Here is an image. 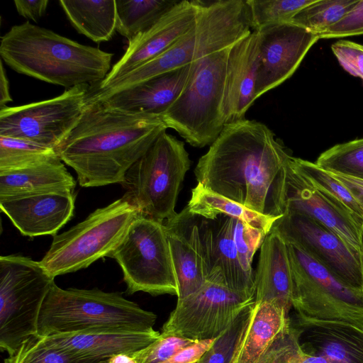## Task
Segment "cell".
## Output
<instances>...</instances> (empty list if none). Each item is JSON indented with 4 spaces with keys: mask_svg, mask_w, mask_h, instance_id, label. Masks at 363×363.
Wrapping results in <instances>:
<instances>
[{
    "mask_svg": "<svg viewBox=\"0 0 363 363\" xmlns=\"http://www.w3.org/2000/svg\"><path fill=\"white\" fill-rule=\"evenodd\" d=\"M290 155L264 123L226 125L194 169L198 184L260 214L286 211Z\"/></svg>",
    "mask_w": 363,
    "mask_h": 363,
    "instance_id": "cell-1",
    "label": "cell"
},
{
    "mask_svg": "<svg viewBox=\"0 0 363 363\" xmlns=\"http://www.w3.org/2000/svg\"><path fill=\"white\" fill-rule=\"evenodd\" d=\"M167 127L161 116L135 114L88 101L77 125L55 148L82 187L122 184L129 169Z\"/></svg>",
    "mask_w": 363,
    "mask_h": 363,
    "instance_id": "cell-2",
    "label": "cell"
},
{
    "mask_svg": "<svg viewBox=\"0 0 363 363\" xmlns=\"http://www.w3.org/2000/svg\"><path fill=\"white\" fill-rule=\"evenodd\" d=\"M0 56L18 73L68 89L99 84L111 69L113 54L26 21L1 36Z\"/></svg>",
    "mask_w": 363,
    "mask_h": 363,
    "instance_id": "cell-3",
    "label": "cell"
},
{
    "mask_svg": "<svg viewBox=\"0 0 363 363\" xmlns=\"http://www.w3.org/2000/svg\"><path fill=\"white\" fill-rule=\"evenodd\" d=\"M157 316L118 292L60 288L54 283L40 309L38 335L91 330H154Z\"/></svg>",
    "mask_w": 363,
    "mask_h": 363,
    "instance_id": "cell-4",
    "label": "cell"
},
{
    "mask_svg": "<svg viewBox=\"0 0 363 363\" xmlns=\"http://www.w3.org/2000/svg\"><path fill=\"white\" fill-rule=\"evenodd\" d=\"M230 48L193 61L183 91L162 115L167 128L194 147L211 145L225 126L223 105Z\"/></svg>",
    "mask_w": 363,
    "mask_h": 363,
    "instance_id": "cell-5",
    "label": "cell"
},
{
    "mask_svg": "<svg viewBox=\"0 0 363 363\" xmlns=\"http://www.w3.org/2000/svg\"><path fill=\"white\" fill-rule=\"evenodd\" d=\"M190 165L184 143L164 131L127 172L122 197L141 216L164 223L177 214V196Z\"/></svg>",
    "mask_w": 363,
    "mask_h": 363,
    "instance_id": "cell-6",
    "label": "cell"
},
{
    "mask_svg": "<svg viewBox=\"0 0 363 363\" xmlns=\"http://www.w3.org/2000/svg\"><path fill=\"white\" fill-rule=\"evenodd\" d=\"M139 216L138 209L123 197L97 208L81 223L55 235L40 264L55 278L109 257Z\"/></svg>",
    "mask_w": 363,
    "mask_h": 363,
    "instance_id": "cell-7",
    "label": "cell"
},
{
    "mask_svg": "<svg viewBox=\"0 0 363 363\" xmlns=\"http://www.w3.org/2000/svg\"><path fill=\"white\" fill-rule=\"evenodd\" d=\"M55 278L28 257H0V347L9 355L38 335L43 303Z\"/></svg>",
    "mask_w": 363,
    "mask_h": 363,
    "instance_id": "cell-8",
    "label": "cell"
},
{
    "mask_svg": "<svg viewBox=\"0 0 363 363\" xmlns=\"http://www.w3.org/2000/svg\"><path fill=\"white\" fill-rule=\"evenodd\" d=\"M286 243L296 315L363 327V290L349 286L296 245Z\"/></svg>",
    "mask_w": 363,
    "mask_h": 363,
    "instance_id": "cell-9",
    "label": "cell"
},
{
    "mask_svg": "<svg viewBox=\"0 0 363 363\" xmlns=\"http://www.w3.org/2000/svg\"><path fill=\"white\" fill-rule=\"evenodd\" d=\"M121 267L126 292L178 294L177 277L163 223L139 216L110 255Z\"/></svg>",
    "mask_w": 363,
    "mask_h": 363,
    "instance_id": "cell-10",
    "label": "cell"
},
{
    "mask_svg": "<svg viewBox=\"0 0 363 363\" xmlns=\"http://www.w3.org/2000/svg\"><path fill=\"white\" fill-rule=\"evenodd\" d=\"M89 94V85L82 84L50 99L0 108V135L55 150L80 121Z\"/></svg>",
    "mask_w": 363,
    "mask_h": 363,
    "instance_id": "cell-11",
    "label": "cell"
},
{
    "mask_svg": "<svg viewBox=\"0 0 363 363\" xmlns=\"http://www.w3.org/2000/svg\"><path fill=\"white\" fill-rule=\"evenodd\" d=\"M254 303V297L230 289L220 274H213L196 292L177 299L162 331L195 341L213 340Z\"/></svg>",
    "mask_w": 363,
    "mask_h": 363,
    "instance_id": "cell-12",
    "label": "cell"
},
{
    "mask_svg": "<svg viewBox=\"0 0 363 363\" xmlns=\"http://www.w3.org/2000/svg\"><path fill=\"white\" fill-rule=\"evenodd\" d=\"M272 229L342 281L363 290L360 252L336 233L308 216L290 211H286Z\"/></svg>",
    "mask_w": 363,
    "mask_h": 363,
    "instance_id": "cell-13",
    "label": "cell"
},
{
    "mask_svg": "<svg viewBox=\"0 0 363 363\" xmlns=\"http://www.w3.org/2000/svg\"><path fill=\"white\" fill-rule=\"evenodd\" d=\"M288 314L273 303L255 302L232 363H291L299 344Z\"/></svg>",
    "mask_w": 363,
    "mask_h": 363,
    "instance_id": "cell-14",
    "label": "cell"
},
{
    "mask_svg": "<svg viewBox=\"0 0 363 363\" xmlns=\"http://www.w3.org/2000/svg\"><path fill=\"white\" fill-rule=\"evenodd\" d=\"M254 31L257 32L259 39L256 100L289 79L319 38L290 22L267 26Z\"/></svg>",
    "mask_w": 363,
    "mask_h": 363,
    "instance_id": "cell-15",
    "label": "cell"
},
{
    "mask_svg": "<svg viewBox=\"0 0 363 363\" xmlns=\"http://www.w3.org/2000/svg\"><path fill=\"white\" fill-rule=\"evenodd\" d=\"M200 8L201 1H179L150 29L128 42L123 56L96 89L103 88L169 48L196 24Z\"/></svg>",
    "mask_w": 363,
    "mask_h": 363,
    "instance_id": "cell-16",
    "label": "cell"
},
{
    "mask_svg": "<svg viewBox=\"0 0 363 363\" xmlns=\"http://www.w3.org/2000/svg\"><path fill=\"white\" fill-rule=\"evenodd\" d=\"M293 323L302 350L293 363H363V327L298 315Z\"/></svg>",
    "mask_w": 363,
    "mask_h": 363,
    "instance_id": "cell-17",
    "label": "cell"
},
{
    "mask_svg": "<svg viewBox=\"0 0 363 363\" xmlns=\"http://www.w3.org/2000/svg\"><path fill=\"white\" fill-rule=\"evenodd\" d=\"M74 191H40L0 197V208L20 231L28 237L56 235L74 216Z\"/></svg>",
    "mask_w": 363,
    "mask_h": 363,
    "instance_id": "cell-18",
    "label": "cell"
},
{
    "mask_svg": "<svg viewBox=\"0 0 363 363\" xmlns=\"http://www.w3.org/2000/svg\"><path fill=\"white\" fill-rule=\"evenodd\" d=\"M286 211L314 219L359 251L363 220L333 196L313 186L291 168L289 162L286 175Z\"/></svg>",
    "mask_w": 363,
    "mask_h": 363,
    "instance_id": "cell-19",
    "label": "cell"
},
{
    "mask_svg": "<svg viewBox=\"0 0 363 363\" xmlns=\"http://www.w3.org/2000/svg\"><path fill=\"white\" fill-rule=\"evenodd\" d=\"M233 217L219 214L209 219L197 216L206 279L220 274L230 289L255 298V274L242 267L233 236Z\"/></svg>",
    "mask_w": 363,
    "mask_h": 363,
    "instance_id": "cell-20",
    "label": "cell"
},
{
    "mask_svg": "<svg viewBox=\"0 0 363 363\" xmlns=\"http://www.w3.org/2000/svg\"><path fill=\"white\" fill-rule=\"evenodd\" d=\"M160 335L155 330H106L55 334L42 337L84 363H108L115 355L132 354L146 347Z\"/></svg>",
    "mask_w": 363,
    "mask_h": 363,
    "instance_id": "cell-21",
    "label": "cell"
},
{
    "mask_svg": "<svg viewBox=\"0 0 363 363\" xmlns=\"http://www.w3.org/2000/svg\"><path fill=\"white\" fill-rule=\"evenodd\" d=\"M163 224L177 277V299H182L199 290L206 280L197 216L186 206Z\"/></svg>",
    "mask_w": 363,
    "mask_h": 363,
    "instance_id": "cell-22",
    "label": "cell"
},
{
    "mask_svg": "<svg viewBox=\"0 0 363 363\" xmlns=\"http://www.w3.org/2000/svg\"><path fill=\"white\" fill-rule=\"evenodd\" d=\"M259 61L257 31H252L230 47L223 105L225 125L245 120L246 112L255 102Z\"/></svg>",
    "mask_w": 363,
    "mask_h": 363,
    "instance_id": "cell-23",
    "label": "cell"
},
{
    "mask_svg": "<svg viewBox=\"0 0 363 363\" xmlns=\"http://www.w3.org/2000/svg\"><path fill=\"white\" fill-rule=\"evenodd\" d=\"M191 63L95 101L122 112L161 116L183 91Z\"/></svg>",
    "mask_w": 363,
    "mask_h": 363,
    "instance_id": "cell-24",
    "label": "cell"
},
{
    "mask_svg": "<svg viewBox=\"0 0 363 363\" xmlns=\"http://www.w3.org/2000/svg\"><path fill=\"white\" fill-rule=\"evenodd\" d=\"M255 274V302H268L289 313L292 307L293 282L286 243L274 230L260 247Z\"/></svg>",
    "mask_w": 363,
    "mask_h": 363,
    "instance_id": "cell-25",
    "label": "cell"
},
{
    "mask_svg": "<svg viewBox=\"0 0 363 363\" xmlns=\"http://www.w3.org/2000/svg\"><path fill=\"white\" fill-rule=\"evenodd\" d=\"M76 181L57 155L35 163L0 172V197L48 191H74Z\"/></svg>",
    "mask_w": 363,
    "mask_h": 363,
    "instance_id": "cell-26",
    "label": "cell"
},
{
    "mask_svg": "<svg viewBox=\"0 0 363 363\" xmlns=\"http://www.w3.org/2000/svg\"><path fill=\"white\" fill-rule=\"evenodd\" d=\"M75 30L95 43L109 40L116 31V0L59 1Z\"/></svg>",
    "mask_w": 363,
    "mask_h": 363,
    "instance_id": "cell-27",
    "label": "cell"
},
{
    "mask_svg": "<svg viewBox=\"0 0 363 363\" xmlns=\"http://www.w3.org/2000/svg\"><path fill=\"white\" fill-rule=\"evenodd\" d=\"M186 206L193 214L206 218L211 219L219 214H224L240 219L267 235L279 218L267 216L250 210L206 189L200 184H197L192 189L191 196Z\"/></svg>",
    "mask_w": 363,
    "mask_h": 363,
    "instance_id": "cell-28",
    "label": "cell"
},
{
    "mask_svg": "<svg viewBox=\"0 0 363 363\" xmlns=\"http://www.w3.org/2000/svg\"><path fill=\"white\" fill-rule=\"evenodd\" d=\"M179 1L116 0V31L128 42L150 29Z\"/></svg>",
    "mask_w": 363,
    "mask_h": 363,
    "instance_id": "cell-29",
    "label": "cell"
},
{
    "mask_svg": "<svg viewBox=\"0 0 363 363\" xmlns=\"http://www.w3.org/2000/svg\"><path fill=\"white\" fill-rule=\"evenodd\" d=\"M289 165L313 186L342 203L352 213L363 220V210L347 188L330 172L315 162L290 157Z\"/></svg>",
    "mask_w": 363,
    "mask_h": 363,
    "instance_id": "cell-30",
    "label": "cell"
},
{
    "mask_svg": "<svg viewBox=\"0 0 363 363\" xmlns=\"http://www.w3.org/2000/svg\"><path fill=\"white\" fill-rule=\"evenodd\" d=\"M358 0H315L299 11L289 21L316 34L338 22Z\"/></svg>",
    "mask_w": 363,
    "mask_h": 363,
    "instance_id": "cell-31",
    "label": "cell"
},
{
    "mask_svg": "<svg viewBox=\"0 0 363 363\" xmlns=\"http://www.w3.org/2000/svg\"><path fill=\"white\" fill-rule=\"evenodd\" d=\"M315 163L329 172L363 181V138L333 146Z\"/></svg>",
    "mask_w": 363,
    "mask_h": 363,
    "instance_id": "cell-32",
    "label": "cell"
},
{
    "mask_svg": "<svg viewBox=\"0 0 363 363\" xmlns=\"http://www.w3.org/2000/svg\"><path fill=\"white\" fill-rule=\"evenodd\" d=\"M56 155L53 148L0 135V172L18 169Z\"/></svg>",
    "mask_w": 363,
    "mask_h": 363,
    "instance_id": "cell-33",
    "label": "cell"
},
{
    "mask_svg": "<svg viewBox=\"0 0 363 363\" xmlns=\"http://www.w3.org/2000/svg\"><path fill=\"white\" fill-rule=\"evenodd\" d=\"M252 31L274 24L289 22L302 9L315 0H246Z\"/></svg>",
    "mask_w": 363,
    "mask_h": 363,
    "instance_id": "cell-34",
    "label": "cell"
},
{
    "mask_svg": "<svg viewBox=\"0 0 363 363\" xmlns=\"http://www.w3.org/2000/svg\"><path fill=\"white\" fill-rule=\"evenodd\" d=\"M253 305L247 307L233 324L214 340L211 347L195 363H232L249 322Z\"/></svg>",
    "mask_w": 363,
    "mask_h": 363,
    "instance_id": "cell-35",
    "label": "cell"
},
{
    "mask_svg": "<svg viewBox=\"0 0 363 363\" xmlns=\"http://www.w3.org/2000/svg\"><path fill=\"white\" fill-rule=\"evenodd\" d=\"M5 363H84L43 337L36 335L23 342L4 360Z\"/></svg>",
    "mask_w": 363,
    "mask_h": 363,
    "instance_id": "cell-36",
    "label": "cell"
},
{
    "mask_svg": "<svg viewBox=\"0 0 363 363\" xmlns=\"http://www.w3.org/2000/svg\"><path fill=\"white\" fill-rule=\"evenodd\" d=\"M196 342L179 335L162 331L153 342L131 355L137 363H162Z\"/></svg>",
    "mask_w": 363,
    "mask_h": 363,
    "instance_id": "cell-37",
    "label": "cell"
},
{
    "mask_svg": "<svg viewBox=\"0 0 363 363\" xmlns=\"http://www.w3.org/2000/svg\"><path fill=\"white\" fill-rule=\"evenodd\" d=\"M267 234L242 220L233 218V236L242 267L250 274H256L252 267L254 255L260 248Z\"/></svg>",
    "mask_w": 363,
    "mask_h": 363,
    "instance_id": "cell-38",
    "label": "cell"
},
{
    "mask_svg": "<svg viewBox=\"0 0 363 363\" xmlns=\"http://www.w3.org/2000/svg\"><path fill=\"white\" fill-rule=\"evenodd\" d=\"M331 49L345 71L363 80V45L340 40L333 43Z\"/></svg>",
    "mask_w": 363,
    "mask_h": 363,
    "instance_id": "cell-39",
    "label": "cell"
},
{
    "mask_svg": "<svg viewBox=\"0 0 363 363\" xmlns=\"http://www.w3.org/2000/svg\"><path fill=\"white\" fill-rule=\"evenodd\" d=\"M359 35H363V0H358L354 7L338 22L318 36L320 39Z\"/></svg>",
    "mask_w": 363,
    "mask_h": 363,
    "instance_id": "cell-40",
    "label": "cell"
},
{
    "mask_svg": "<svg viewBox=\"0 0 363 363\" xmlns=\"http://www.w3.org/2000/svg\"><path fill=\"white\" fill-rule=\"evenodd\" d=\"M215 339L197 341L162 363H195L211 347Z\"/></svg>",
    "mask_w": 363,
    "mask_h": 363,
    "instance_id": "cell-41",
    "label": "cell"
},
{
    "mask_svg": "<svg viewBox=\"0 0 363 363\" xmlns=\"http://www.w3.org/2000/svg\"><path fill=\"white\" fill-rule=\"evenodd\" d=\"M48 0H16L14 4L18 14L37 22L46 12Z\"/></svg>",
    "mask_w": 363,
    "mask_h": 363,
    "instance_id": "cell-42",
    "label": "cell"
},
{
    "mask_svg": "<svg viewBox=\"0 0 363 363\" xmlns=\"http://www.w3.org/2000/svg\"><path fill=\"white\" fill-rule=\"evenodd\" d=\"M331 174L347 188L349 191L363 210V181L346 176L333 173Z\"/></svg>",
    "mask_w": 363,
    "mask_h": 363,
    "instance_id": "cell-43",
    "label": "cell"
},
{
    "mask_svg": "<svg viewBox=\"0 0 363 363\" xmlns=\"http://www.w3.org/2000/svg\"><path fill=\"white\" fill-rule=\"evenodd\" d=\"M10 94L9 82L6 76V69L3 61L0 63V108L6 106V104L12 101Z\"/></svg>",
    "mask_w": 363,
    "mask_h": 363,
    "instance_id": "cell-44",
    "label": "cell"
},
{
    "mask_svg": "<svg viewBox=\"0 0 363 363\" xmlns=\"http://www.w3.org/2000/svg\"><path fill=\"white\" fill-rule=\"evenodd\" d=\"M108 363H137L131 354H119L113 357Z\"/></svg>",
    "mask_w": 363,
    "mask_h": 363,
    "instance_id": "cell-45",
    "label": "cell"
},
{
    "mask_svg": "<svg viewBox=\"0 0 363 363\" xmlns=\"http://www.w3.org/2000/svg\"><path fill=\"white\" fill-rule=\"evenodd\" d=\"M359 252H360L362 272V277H363V228H362L361 235H360Z\"/></svg>",
    "mask_w": 363,
    "mask_h": 363,
    "instance_id": "cell-46",
    "label": "cell"
}]
</instances>
